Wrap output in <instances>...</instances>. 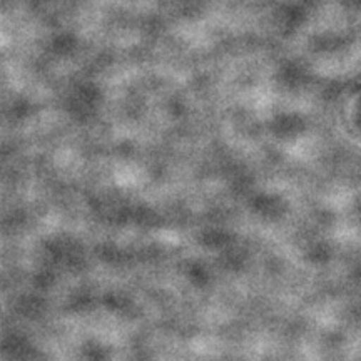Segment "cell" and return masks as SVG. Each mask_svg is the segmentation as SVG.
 I'll return each mask as SVG.
<instances>
[]
</instances>
